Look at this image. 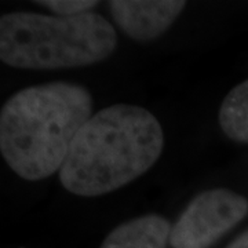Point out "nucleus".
Here are the masks:
<instances>
[{
	"label": "nucleus",
	"mask_w": 248,
	"mask_h": 248,
	"mask_svg": "<svg viewBox=\"0 0 248 248\" xmlns=\"http://www.w3.org/2000/svg\"><path fill=\"white\" fill-rule=\"evenodd\" d=\"M218 122L229 140L248 145V79L233 87L222 101Z\"/></svg>",
	"instance_id": "7"
},
{
	"label": "nucleus",
	"mask_w": 248,
	"mask_h": 248,
	"mask_svg": "<svg viewBox=\"0 0 248 248\" xmlns=\"http://www.w3.org/2000/svg\"><path fill=\"white\" fill-rule=\"evenodd\" d=\"M163 146L164 133L156 116L138 105L115 104L81 127L58 177L72 195H107L149 171Z\"/></svg>",
	"instance_id": "1"
},
{
	"label": "nucleus",
	"mask_w": 248,
	"mask_h": 248,
	"mask_svg": "<svg viewBox=\"0 0 248 248\" xmlns=\"http://www.w3.org/2000/svg\"><path fill=\"white\" fill-rule=\"evenodd\" d=\"M248 217V199L231 189H208L193 197L171 229V248H210Z\"/></svg>",
	"instance_id": "4"
},
{
	"label": "nucleus",
	"mask_w": 248,
	"mask_h": 248,
	"mask_svg": "<svg viewBox=\"0 0 248 248\" xmlns=\"http://www.w3.org/2000/svg\"><path fill=\"white\" fill-rule=\"evenodd\" d=\"M93 116V97L69 81L14 93L0 112V152L18 177L39 181L60 172L81 127Z\"/></svg>",
	"instance_id": "2"
},
{
	"label": "nucleus",
	"mask_w": 248,
	"mask_h": 248,
	"mask_svg": "<svg viewBox=\"0 0 248 248\" xmlns=\"http://www.w3.org/2000/svg\"><path fill=\"white\" fill-rule=\"evenodd\" d=\"M226 248H248V229L239 234L233 241H231Z\"/></svg>",
	"instance_id": "9"
},
{
	"label": "nucleus",
	"mask_w": 248,
	"mask_h": 248,
	"mask_svg": "<svg viewBox=\"0 0 248 248\" xmlns=\"http://www.w3.org/2000/svg\"><path fill=\"white\" fill-rule=\"evenodd\" d=\"M37 4L45 6L48 10L55 13V16L62 17H73L90 13V10L94 9L98 1L94 0H46L37 1Z\"/></svg>",
	"instance_id": "8"
},
{
	"label": "nucleus",
	"mask_w": 248,
	"mask_h": 248,
	"mask_svg": "<svg viewBox=\"0 0 248 248\" xmlns=\"http://www.w3.org/2000/svg\"><path fill=\"white\" fill-rule=\"evenodd\" d=\"M116 48L115 28L97 13L62 17L18 11L0 18V60L11 68H81L105 61Z\"/></svg>",
	"instance_id": "3"
},
{
	"label": "nucleus",
	"mask_w": 248,
	"mask_h": 248,
	"mask_svg": "<svg viewBox=\"0 0 248 248\" xmlns=\"http://www.w3.org/2000/svg\"><path fill=\"white\" fill-rule=\"evenodd\" d=\"M171 229L164 217L146 214L116 226L99 248H167Z\"/></svg>",
	"instance_id": "6"
},
{
	"label": "nucleus",
	"mask_w": 248,
	"mask_h": 248,
	"mask_svg": "<svg viewBox=\"0 0 248 248\" xmlns=\"http://www.w3.org/2000/svg\"><path fill=\"white\" fill-rule=\"evenodd\" d=\"M115 22L125 35L140 43L153 42L184 11L181 0H112L108 3Z\"/></svg>",
	"instance_id": "5"
}]
</instances>
